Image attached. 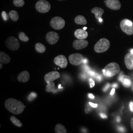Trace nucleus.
Here are the masks:
<instances>
[{
  "mask_svg": "<svg viewBox=\"0 0 133 133\" xmlns=\"http://www.w3.org/2000/svg\"><path fill=\"white\" fill-rule=\"evenodd\" d=\"M91 12L95 14L96 18L98 19L99 21V22H102L103 21L102 17L103 14L104 13V10L100 8L95 7L92 9Z\"/></svg>",
  "mask_w": 133,
  "mask_h": 133,
  "instance_id": "obj_14",
  "label": "nucleus"
},
{
  "mask_svg": "<svg viewBox=\"0 0 133 133\" xmlns=\"http://www.w3.org/2000/svg\"><path fill=\"white\" fill-rule=\"evenodd\" d=\"M88 97H89L90 99H94V98H95L94 96L92 94H88Z\"/></svg>",
  "mask_w": 133,
  "mask_h": 133,
  "instance_id": "obj_38",
  "label": "nucleus"
},
{
  "mask_svg": "<svg viewBox=\"0 0 133 133\" xmlns=\"http://www.w3.org/2000/svg\"><path fill=\"white\" fill-rule=\"evenodd\" d=\"M95 78L97 79V81H100L102 80V77H101V76H100L99 75H98V74H96V76H95Z\"/></svg>",
  "mask_w": 133,
  "mask_h": 133,
  "instance_id": "obj_31",
  "label": "nucleus"
},
{
  "mask_svg": "<svg viewBox=\"0 0 133 133\" xmlns=\"http://www.w3.org/2000/svg\"><path fill=\"white\" fill-rule=\"evenodd\" d=\"M58 1H63V0H58Z\"/></svg>",
  "mask_w": 133,
  "mask_h": 133,
  "instance_id": "obj_47",
  "label": "nucleus"
},
{
  "mask_svg": "<svg viewBox=\"0 0 133 133\" xmlns=\"http://www.w3.org/2000/svg\"><path fill=\"white\" fill-rule=\"evenodd\" d=\"M56 89V86L53 81L48 82L46 86L45 90L47 92H53Z\"/></svg>",
  "mask_w": 133,
  "mask_h": 133,
  "instance_id": "obj_24",
  "label": "nucleus"
},
{
  "mask_svg": "<svg viewBox=\"0 0 133 133\" xmlns=\"http://www.w3.org/2000/svg\"><path fill=\"white\" fill-rule=\"evenodd\" d=\"M83 63L84 64H86L87 63V60L86 59H84V60H83Z\"/></svg>",
  "mask_w": 133,
  "mask_h": 133,
  "instance_id": "obj_42",
  "label": "nucleus"
},
{
  "mask_svg": "<svg viewBox=\"0 0 133 133\" xmlns=\"http://www.w3.org/2000/svg\"><path fill=\"white\" fill-rule=\"evenodd\" d=\"M89 83H90V88H92L94 86H95V81H94V80L92 79V78H89Z\"/></svg>",
  "mask_w": 133,
  "mask_h": 133,
  "instance_id": "obj_29",
  "label": "nucleus"
},
{
  "mask_svg": "<svg viewBox=\"0 0 133 133\" xmlns=\"http://www.w3.org/2000/svg\"><path fill=\"white\" fill-rule=\"evenodd\" d=\"M118 80L120 81H121L124 86L126 88L129 87L131 85V84H132L131 79L130 77L128 76L122 75V74H121L119 76Z\"/></svg>",
  "mask_w": 133,
  "mask_h": 133,
  "instance_id": "obj_16",
  "label": "nucleus"
},
{
  "mask_svg": "<svg viewBox=\"0 0 133 133\" xmlns=\"http://www.w3.org/2000/svg\"><path fill=\"white\" fill-rule=\"evenodd\" d=\"M109 83H108V84H107L106 86H105V88H104V91H107L109 89Z\"/></svg>",
  "mask_w": 133,
  "mask_h": 133,
  "instance_id": "obj_35",
  "label": "nucleus"
},
{
  "mask_svg": "<svg viewBox=\"0 0 133 133\" xmlns=\"http://www.w3.org/2000/svg\"><path fill=\"white\" fill-rule=\"evenodd\" d=\"M120 66L119 65L116 63H109L105 66L103 70V73L104 76L110 77L116 75L120 71Z\"/></svg>",
  "mask_w": 133,
  "mask_h": 133,
  "instance_id": "obj_2",
  "label": "nucleus"
},
{
  "mask_svg": "<svg viewBox=\"0 0 133 133\" xmlns=\"http://www.w3.org/2000/svg\"><path fill=\"white\" fill-rule=\"evenodd\" d=\"M116 121H117L118 122H119L120 121V117H117Z\"/></svg>",
  "mask_w": 133,
  "mask_h": 133,
  "instance_id": "obj_43",
  "label": "nucleus"
},
{
  "mask_svg": "<svg viewBox=\"0 0 133 133\" xmlns=\"http://www.w3.org/2000/svg\"><path fill=\"white\" fill-rule=\"evenodd\" d=\"M75 36L77 39H84L87 38L88 37V33L85 30L83 29H77L75 33H74Z\"/></svg>",
  "mask_w": 133,
  "mask_h": 133,
  "instance_id": "obj_17",
  "label": "nucleus"
},
{
  "mask_svg": "<svg viewBox=\"0 0 133 133\" xmlns=\"http://www.w3.org/2000/svg\"><path fill=\"white\" fill-rule=\"evenodd\" d=\"M10 120L11 121V122L14 124V125L18 127H22V124L21 122V121L19 119H17L16 117L14 116H11L10 117Z\"/></svg>",
  "mask_w": 133,
  "mask_h": 133,
  "instance_id": "obj_25",
  "label": "nucleus"
},
{
  "mask_svg": "<svg viewBox=\"0 0 133 133\" xmlns=\"http://www.w3.org/2000/svg\"><path fill=\"white\" fill-rule=\"evenodd\" d=\"M125 63L127 68L129 70L133 69V54L129 53L126 55L124 58Z\"/></svg>",
  "mask_w": 133,
  "mask_h": 133,
  "instance_id": "obj_15",
  "label": "nucleus"
},
{
  "mask_svg": "<svg viewBox=\"0 0 133 133\" xmlns=\"http://www.w3.org/2000/svg\"><path fill=\"white\" fill-rule=\"evenodd\" d=\"M88 45L87 41L84 39H78L74 41L72 43V46L76 50H81L87 47Z\"/></svg>",
  "mask_w": 133,
  "mask_h": 133,
  "instance_id": "obj_12",
  "label": "nucleus"
},
{
  "mask_svg": "<svg viewBox=\"0 0 133 133\" xmlns=\"http://www.w3.org/2000/svg\"><path fill=\"white\" fill-rule=\"evenodd\" d=\"M110 46V42L107 38H102L96 43L94 50L96 52H104L108 50Z\"/></svg>",
  "mask_w": 133,
  "mask_h": 133,
  "instance_id": "obj_3",
  "label": "nucleus"
},
{
  "mask_svg": "<svg viewBox=\"0 0 133 133\" xmlns=\"http://www.w3.org/2000/svg\"><path fill=\"white\" fill-rule=\"evenodd\" d=\"M55 131L56 133H66L67 132L65 127L60 123L57 124L55 126Z\"/></svg>",
  "mask_w": 133,
  "mask_h": 133,
  "instance_id": "obj_21",
  "label": "nucleus"
},
{
  "mask_svg": "<svg viewBox=\"0 0 133 133\" xmlns=\"http://www.w3.org/2000/svg\"><path fill=\"white\" fill-rule=\"evenodd\" d=\"M120 27L122 30L128 35L133 34V23L128 19H124L120 22Z\"/></svg>",
  "mask_w": 133,
  "mask_h": 133,
  "instance_id": "obj_5",
  "label": "nucleus"
},
{
  "mask_svg": "<svg viewBox=\"0 0 133 133\" xmlns=\"http://www.w3.org/2000/svg\"><path fill=\"white\" fill-rule=\"evenodd\" d=\"M89 105H90L92 107L94 108H97L98 107V105L96 104H93V103H92L91 102H89Z\"/></svg>",
  "mask_w": 133,
  "mask_h": 133,
  "instance_id": "obj_33",
  "label": "nucleus"
},
{
  "mask_svg": "<svg viewBox=\"0 0 133 133\" xmlns=\"http://www.w3.org/2000/svg\"><path fill=\"white\" fill-rule=\"evenodd\" d=\"M75 23L78 25H86L87 22L85 18L82 15H78L75 18Z\"/></svg>",
  "mask_w": 133,
  "mask_h": 133,
  "instance_id": "obj_20",
  "label": "nucleus"
},
{
  "mask_svg": "<svg viewBox=\"0 0 133 133\" xmlns=\"http://www.w3.org/2000/svg\"><path fill=\"white\" fill-rule=\"evenodd\" d=\"M0 66H1V67H0V69H1L2 68V67H3V65H2V63H1V64H0Z\"/></svg>",
  "mask_w": 133,
  "mask_h": 133,
  "instance_id": "obj_44",
  "label": "nucleus"
},
{
  "mask_svg": "<svg viewBox=\"0 0 133 133\" xmlns=\"http://www.w3.org/2000/svg\"><path fill=\"white\" fill-rule=\"evenodd\" d=\"M0 62L2 64H9L10 62V58L6 53L1 51L0 52Z\"/></svg>",
  "mask_w": 133,
  "mask_h": 133,
  "instance_id": "obj_19",
  "label": "nucleus"
},
{
  "mask_svg": "<svg viewBox=\"0 0 133 133\" xmlns=\"http://www.w3.org/2000/svg\"><path fill=\"white\" fill-rule=\"evenodd\" d=\"M130 52L132 54H133V49H132L130 50Z\"/></svg>",
  "mask_w": 133,
  "mask_h": 133,
  "instance_id": "obj_45",
  "label": "nucleus"
},
{
  "mask_svg": "<svg viewBox=\"0 0 133 133\" xmlns=\"http://www.w3.org/2000/svg\"><path fill=\"white\" fill-rule=\"evenodd\" d=\"M9 16L11 20L15 22L18 21L19 19V15L18 12L14 10H11L9 12Z\"/></svg>",
  "mask_w": 133,
  "mask_h": 133,
  "instance_id": "obj_23",
  "label": "nucleus"
},
{
  "mask_svg": "<svg viewBox=\"0 0 133 133\" xmlns=\"http://www.w3.org/2000/svg\"><path fill=\"white\" fill-rule=\"evenodd\" d=\"M60 77V74L56 71H50L46 74L44 76V80L48 83L57 79Z\"/></svg>",
  "mask_w": 133,
  "mask_h": 133,
  "instance_id": "obj_13",
  "label": "nucleus"
},
{
  "mask_svg": "<svg viewBox=\"0 0 133 133\" xmlns=\"http://www.w3.org/2000/svg\"><path fill=\"white\" fill-rule=\"evenodd\" d=\"M117 86L118 85L116 83H114L112 85V87H113V88H116L117 87Z\"/></svg>",
  "mask_w": 133,
  "mask_h": 133,
  "instance_id": "obj_41",
  "label": "nucleus"
},
{
  "mask_svg": "<svg viewBox=\"0 0 133 133\" xmlns=\"http://www.w3.org/2000/svg\"><path fill=\"white\" fill-rule=\"evenodd\" d=\"M14 4L16 7H22L25 4L24 0H14Z\"/></svg>",
  "mask_w": 133,
  "mask_h": 133,
  "instance_id": "obj_27",
  "label": "nucleus"
},
{
  "mask_svg": "<svg viewBox=\"0 0 133 133\" xmlns=\"http://www.w3.org/2000/svg\"><path fill=\"white\" fill-rule=\"evenodd\" d=\"M69 60L71 65L79 66L83 63L84 57L81 53H76L70 55L69 57Z\"/></svg>",
  "mask_w": 133,
  "mask_h": 133,
  "instance_id": "obj_8",
  "label": "nucleus"
},
{
  "mask_svg": "<svg viewBox=\"0 0 133 133\" xmlns=\"http://www.w3.org/2000/svg\"><path fill=\"white\" fill-rule=\"evenodd\" d=\"M86 29H87V27H83V30H86Z\"/></svg>",
  "mask_w": 133,
  "mask_h": 133,
  "instance_id": "obj_46",
  "label": "nucleus"
},
{
  "mask_svg": "<svg viewBox=\"0 0 133 133\" xmlns=\"http://www.w3.org/2000/svg\"><path fill=\"white\" fill-rule=\"evenodd\" d=\"M30 74L26 71L21 72L17 76V80L21 82H26L30 79Z\"/></svg>",
  "mask_w": 133,
  "mask_h": 133,
  "instance_id": "obj_18",
  "label": "nucleus"
},
{
  "mask_svg": "<svg viewBox=\"0 0 133 133\" xmlns=\"http://www.w3.org/2000/svg\"><path fill=\"white\" fill-rule=\"evenodd\" d=\"M19 38L21 41L24 42H27L29 41V38L26 35V34L24 32H20L18 35Z\"/></svg>",
  "mask_w": 133,
  "mask_h": 133,
  "instance_id": "obj_26",
  "label": "nucleus"
},
{
  "mask_svg": "<svg viewBox=\"0 0 133 133\" xmlns=\"http://www.w3.org/2000/svg\"><path fill=\"white\" fill-rule=\"evenodd\" d=\"M2 16H3V17L4 19L5 20H7V19H8L7 14L5 12V11H3V12H2Z\"/></svg>",
  "mask_w": 133,
  "mask_h": 133,
  "instance_id": "obj_32",
  "label": "nucleus"
},
{
  "mask_svg": "<svg viewBox=\"0 0 133 133\" xmlns=\"http://www.w3.org/2000/svg\"><path fill=\"white\" fill-rule=\"evenodd\" d=\"M100 116L102 118H107V116L105 114H101Z\"/></svg>",
  "mask_w": 133,
  "mask_h": 133,
  "instance_id": "obj_36",
  "label": "nucleus"
},
{
  "mask_svg": "<svg viewBox=\"0 0 133 133\" xmlns=\"http://www.w3.org/2000/svg\"><path fill=\"white\" fill-rule=\"evenodd\" d=\"M37 10L40 13H46L51 8L50 3L46 0H39L38 1L35 5Z\"/></svg>",
  "mask_w": 133,
  "mask_h": 133,
  "instance_id": "obj_4",
  "label": "nucleus"
},
{
  "mask_svg": "<svg viewBox=\"0 0 133 133\" xmlns=\"http://www.w3.org/2000/svg\"><path fill=\"white\" fill-rule=\"evenodd\" d=\"M59 39V34L55 32H49L46 35V39L50 44H55Z\"/></svg>",
  "mask_w": 133,
  "mask_h": 133,
  "instance_id": "obj_9",
  "label": "nucleus"
},
{
  "mask_svg": "<svg viewBox=\"0 0 133 133\" xmlns=\"http://www.w3.org/2000/svg\"><path fill=\"white\" fill-rule=\"evenodd\" d=\"M130 109L132 112L133 111V103L132 102H131L130 103Z\"/></svg>",
  "mask_w": 133,
  "mask_h": 133,
  "instance_id": "obj_34",
  "label": "nucleus"
},
{
  "mask_svg": "<svg viewBox=\"0 0 133 133\" xmlns=\"http://www.w3.org/2000/svg\"><path fill=\"white\" fill-rule=\"evenodd\" d=\"M35 49L37 52L40 53H43L45 51L46 48L42 43H38L36 44Z\"/></svg>",
  "mask_w": 133,
  "mask_h": 133,
  "instance_id": "obj_22",
  "label": "nucleus"
},
{
  "mask_svg": "<svg viewBox=\"0 0 133 133\" xmlns=\"http://www.w3.org/2000/svg\"><path fill=\"white\" fill-rule=\"evenodd\" d=\"M50 25L52 28L55 30H61L65 27V21L62 17L56 16L51 20Z\"/></svg>",
  "mask_w": 133,
  "mask_h": 133,
  "instance_id": "obj_6",
  "label": "nucleus"
},
{
  "mask_svg": "<svg viewBox=\"0 0 133 133\" xmlns=\"http://www.w3.org/2000/svg\"><path fill=\"white\" fill-rule=\"evenodd\" d=\"M5 107L11 113L14 114H20L25 109L24 104L15 99L9 98L5 101Z\"/></svg>",
  "mask_w": 133,
  "mask_h": 133,
  "instance_id": "obj_1",
  "label": "nucleus"
},
{
  "mask_svg": "<svg viewBox=\"0 0 133 133\" xmlns=\"http://www.w3.org/2000/svg\"><path fill=\"white\" fill-rule=\"evenodd\" d=\"M6 47L12 51L17 50L20 48V43L18 39L13 36L8 38L5 42Z\"/></svg>",
  "mask_w": 133,
  "mask_h": 133,
  "instance_id": "obj_7",
  "label": "nucleus"
},
{
  "mask_svg": "<svg viewBox=\"0 0 133 133\" xmlns=\"http://www.w3.org/2000/svg\"><path fill=\"white\" fill-rule=\"evenodd\" d=\"M37 97V94L35 93L32 92L31 93L28 97L29 101H31V100H33L34 99Z\"/></svg>",
  "mask_w": 133,
  "mask_h": 133,
  "instance_id": "obj_28",
  "label": "nucleus"
},
{
  "mask_svg": "<svg viewBox=\"0 0 133 133\" xmlns=\"http://www.w3.org/2000/svg\"><path fill=\"white\" fill-rule=\"evenodd\" d=\"M105 4L107 7L112 10H118L121 7L119 0H105Z\"/></svg>",
  "mask_w": 133,
  "mask_h": 133,
  "instance_id": "obj_11",
  "label": "nucleus"
},
{
  "mask_svg": "<svg viewBox=\"0 0 133 133\" xmlns=\"http://www.w3.org/2000/svg\"><path fill=\"white\" fill-rule=\"evenodd\" d=\"M118 130L119 131H120L121 132H125V129L123 127H119L118 128Z\"/></svg>",
  "mask_w": 133,
  "mask_h": 133,
  "instance_id": "obj_37",
  "label": "nucleus"
},
{
  "mask_svg": "<svg viewBox=\"0 0 133 133\" xmlns=\"http://www.w3.org/2000/svg\"><path fill=\"white\" fill-rule=\"evenodd\" d=\"M114 92H115V88H114L112 89V90L111 91L110 94V95H113L114 94Z\"/></svg>",
  "mask_w": 133,
  "mask_h": 133,
  "instance_id": "obj_39",
  "label": "nucleus"
},
{
  "mask_svg": "<svg viewBox=\"0 0 133 133\" xmlns=\"http://www.w3.org/2000/svg\"><path fill=\"white\" fill-rule=\"evenodd\" d=\"M87 73H88V75H90L91 76H93V77H95V76H96V74H97L96 73H95L94 71H91V70L89 71H88Z\"/></svg>",
  "mask_w": 133,
  "mask_h": 133,
  "instance_id": "obj_30",
  "label": "nucleus"
},
{
  "mask_svg": "<svg viewBox=\"0 0 133 133\" xmlns=\"http://www.w3.org/2000/svg\"><path fill=\"white\" fill-rule=\"evenodd\" d=\"M54 63L60 66L61 68H65L68 65V61L66 57L63 55H59L55 57L54 59Z\"/></svg>",
  "mask_w": 133,
  "mask_h": 133,
  "instance_id": "obj_10",
  "label": "nucleus"
},
{
  "mask_svg": "<svg viewBox=\"0 0 133 133\" xmlns=\"http://www.w3.org/2000/svg\"><path fill=\"white\" fill-rule=\"evenodd\" d=\"M131 126L133 131V118H132L131 120Z\"/></svg>",
  "mask_w": 133,
  "mask_h": 133,
  "instance_id": "obj_40",
  "label": "nucleus"
}]
</instances>
